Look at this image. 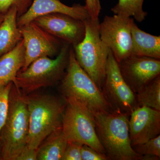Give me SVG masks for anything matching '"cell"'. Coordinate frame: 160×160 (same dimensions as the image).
Listing matches in <instances>:
<instances>
[{"mask_svg": "<svg viewBox=\"0 0 160 160\" xmlns=\"http://www.w3.org/2000/svg\"><path fill=\"white\" fill-rule=\"evenodd\" d=\"M12 82L0 85V132L6 122L9 106V96Z\"/></svg>", "mask_w": 160, "mask_h": 160, "instance_id": "obj_21", "label": "cell"}, {"mask_svg": "<svg viewBox=\"0 0 160 160\" xmlns=\"http://www.w3.org/2000/svg\"><path fill=\"white\" fill-rule=\"evenodd\" d=\"M67 143L62 129L53 132L37 149V160H62Z\"/></svg>", "mask_w": 160, "mask_h": 160, "instance_id": "obj_18", "label": "cell"}, {"mask_svg": "<svg viewBox=\"0 0 160 160\" xmlns=\"http://www.w3.org/2000/svg\"><path fill=\"white\" fill-rule=\"evenodd\" d=\"M52 35L73 46L81 42L86 32L84 21L62 13H51L33 20Z\"/></svg>", "mask_w": 160, "mask_h": 160, "instance_id": "obj_11", "label": "cell"}, {"mask_svg": "<svg viewBox=\"0 0 160 160\" xmlns=\"http://www.w3.org/2000/svg\"><path fill=\"white\" fill-rule=\"evenodd\" d=\"M29 113L27 146L37 149L48 135L62 129V116L66 102L54 96L24 95Z\"/></svg>", "mask_w": 160, "mask_h": 160, "instance_id": "obj_1", "label": "cell"}, {"mask_svg": "<svg viewBox=\"0 0 160 160\" xmlns=\"http://www.w3.org/2000/svg\"><path fill=\"white\" fill-rule=\"evenodd\" d=\"M32 1L33 0H0V14H5L10 8L15 7L17 10L18 18L28 10Z\"/></svg>", "mask_w": 160, "mask_h": 160, "instance_id": "obj_22", "label": "cell"}, {"mask_svg": "<svg viewBox=\"0 0 160 160\" xmlns=\"http://www.w3.org/2000/svg\"><path fill=\"white\" fill-rule=\"evenodd\" d=\"M64 99L66 105L62 116V131L68 141L87 145L106 155L97 134L92 114L73 98Z\"/></svg>", "mask_w": 160, "mask_h": 160, "instance_id": "obj_7", "label": "cell"}, {"mask_svg": "<svg viewBox=\"0 0 160 160\" xmlns=\"http://www.w3.org/2000/svg\"><path fill=\"white\" fill-rule=\"evenodd\" d=\"M29 113L23 94L12 84L8 116L0 132V160H16L27 145Z\"/></svg>", "mask_w": 160, "mask_h": 160, "instance_id": "obj_4", "label": "cell"}, {"mask_svg": "<svg viewBox=\"0 0 160 160\" xmlns=\"http://www.w3.org/2000/svg\"><path fill=\"white\" fill-rule=\"evenodd\" d=\"M96 130L108 160H142L130 142L128 116L116 111L93 115Z\"/></svg>", "mask_w": 160, "mask_h": 160, "instance_id": "obj_2", "label": "cell"}, {"mask_svg": "<svg viewBox=\"0 0 160 160\" xmlns=\"http://www.w3.org/2000/svg\"><path fill=\"white\" fill-rule=\"evenodd\" d=\"M134 151L141 156L154 155L160 158V135L146 142L132 147Z\"/></svg>", "mask_w": 160, "mask_h": 160, "instance_id": "obj_23", "label": "cell"}, {"mask_svg": "<svg viewBox=\"0 0 160 160\" xmlns=\"http://www.w3.org/2000/svg\"><path fill=\"white\" fill-rule=\"evenodd\" d=\"M82 160H107L106 155L102 154L93 148L86 145H83L81 149Z\"/></svg>", "mask_w": 160, "mask_h": 160, "instance_id": "obj_25", "label": "cell"}, {"mask_svg": "<svg viewBox=\"0 0 160 160\" xmlns=\"http://www.w3.org/2000/svg\"><path fill=\"white\" fill-rule=\"evenodd\" d=\"M82 144L68 141L62 160H82L81 149Z\"/></svg>", "mask_w": 160, "mask_h": 160, "instance_id": "obj_24", "label": "cell"}, {"mask_svg": "<svg viewBox=\"0 0 160 160\" xmlns=\"http://www.w3.org/2000/svg\"><path fill=\"white\" fill-rule=\"evenodd\" d=\"M16 160H37V149L26 146L18 156Z\"/></svg>", "mask_w": 160, "mask_h": 160, "instance_id": "obj_27", "label": "cell"}, {"mask_svg": "<svg viewBox=\"0 0 160 160\" xmlns=\"http://www.w3.org/2000/svg\"><path fill=\"white\" fill-rule=\"evenodd\" d=\"M5 17V14H0V24L2 22Z\"/></svg>", "mask_w": 160, "mask_h": 160, "instance_id": "obj_28", "label": "cell"}, {"mask_svg": "<svg viewBox=\"0 0 160 160\" xmlns=\"http://www.w3.org/2000/svg\"><path fill=\"white\" fill-rule=\"evenodd\" d=\"M134 19L120 15L106 16L99 24L100 38L118 63L131 55V29Z\"/></svg>", "mask_w": 160, "mask_h": 160, "instance_id": "obj_9", "label": "cell"}, {"mask_svg": "<svg viewBox=\"0 0 160 160\" xmlns=\"http://www.w3.org/2000/svg\"><path fill=\"white\" fill-rule=\"evenodd\" d=\"M138 106H144L160 111V75L135 94Z\"/></svg>", "mask_w": 160, "mask_h": 160, "instance_id": "obj_19", "label": "cell"}, {"mask_svg": "<svg viewBox=\"0 0 160 160\" xmlns=\"http://www.w3.org/2000/svg\"><path fill=\"white\" fill-rule=\"evenodd\" d=\"M61 81L60 91L64 98L75 100L92 115L112 111L102 92L78 64L72 46L66 73Z\"/></svg>", "mask_w": 160, "mask_h": 160, "instance_id": "obj_3", "label": "cell"}, {"mask_svg": "<svg viewBox=\"0 0 160 160\" xmlns=\"http://www.w3.org/2000/svg\"><path fill=\"white\" fill-rule=\"evenodd\" d=\"M84 22L85 37L72 49L78 64L102 91L109 49L100 38L99 19L89 18Z\"/></svg>", "mask_w": 160, "mask_h": 160, "instance_id": "obj_6", "label": "cell"}, {"mask_svg": "<svg viewBox=\"0 0 160 160\" xmlns=\"http://www.w3.org/2000/svg\"><path fill=\"white\" fill-rule=\"evenodd\" d=\"M25 54L22 39L12 50L0 57V85L14 83L24 66Z\"/></svg>", "mask_w": 160, "mask_h": 160, "instance_id": "obj_16", "label": "cell"}, {"mask_svg": "<svg viewBox=\"0 0 160 160\" xmlns=\"http://www.w3.org/2000/svg\"><path fill=\"white\" fill-rule=\"evenodd\" d=\"M85 6L90 18L93 20L99 19V16L102 10L100 0H86Z\"/></svg>", "mask_w": 160, "mask_h": 160, "instance_id": "obj_26", "label": "cell"}, {"mask_svg": "<svg viewBox=\"0 0 160 160\" xmlns=\"http://www.w3.org/2000/svg\"><path fill=\"white\" fill-rule=\"evenodd\" d=\"M55 13L68 15L83 21L90 18L86 6L80 4L70 6L59 0H33L28 10L18 18V27L20 28L39 17Z\"/></svg>", "mask_w": 160, "mask_h": 160, "instance_id": "obj_14", "label": "cell"}, {"mask_svg": "<svg viewBox=\"0 0 160 160\" xmlns=\"http://www.w3.org/2000/svg\"><path fill=\"white\" fill-rule=\"evenodd\" d=\"M118 65L122 76L135 94L160 75V59L131 55Z\"/></svg>", "mask_w": 160, "mask_h": 160, "instance_id": "obj_12", "label": "cell"}, {"mask_svg": "<svg viewBox=\"0 0 160 160\" xmlns=\"http://www.w3.org/2000/svg\"><path fill=\"white\" fill-rule=\"evenodd\" d=\"M144 2V0H118L111 10L114 14L132 18L138 22L141 23L148 15L143 9Z\"/></svg>", "mask_w": 160, "mask_h": 160, "instance_id": "obj_20", "label": "cell"}, {"mask_svg": "<svg viewBox=\"0 0 160 160\" xmlns=\"http://www.w3.org/2000/svg\"><path fill=\"white\" fill-rule=\"evenodd\" d=\"M129 116V134L132 147L159 135L160 111L146 106H138Z\"/></svg>", "mask_w": 160, "mask_h": 160, "instance_id": "obj_13", "label": "cell"}, {"mask_svg": "<svg viewBox=\"0 0 160 160\" xmlns=\"http://www.w3.org/2000/svg\"><path fill=\"white\" fill-rule=\"evenodd\" d=\"M102 92L112 111L129 116L131 112L138 106L135 94L122 76L118 63L110 49Z\"/></svg>", "mask_w": 160, "mask_h": 160, "instance_id": "obj_8", "label": "cell"}, {"mask_svg": "<svg viewBox=\"0 0 160 160\" xmlns=\"http://www.w3.org/2000/svg\"><path fill=\"white\" fill-rule=\"evenodd\" d=\"M70 46L63 43L55 58L48 57L35 60L25 70H21L13 84L24 95L42 87L52 86L62 80L69 62Z\"/></svg>", "mask_w": 160, "mask_h": 160, "instance_id": "obj_5", "label": "cell"}, {"mask_svg": "<svg viewBox=\"0 0 160 160\" xmlns=\"http://www.w3.org/2000/svg\"><path fill=\"white\" fill-rule=\"evenodd\" d=\"M18 18L17 10L12 7L0 24V57L12 50L22 39L17 25Z\"/></svg>", "mask_w": 160, "mask_h": 160, "instance_id": "obj_17", "label": "cell"}, {"mask_svg": "<svg viewBox=\"0 0 160 160\" xmlns=\"http://www.w3.org/2000/svg\"><path fill=\"white\" fill-rule=\"evenodd\" d=\"M19 28L25 48V63L21 70H25L33 61L40 58H52L59 53L64 42L33 21Z\"/></svg>", "mask_w": 160, "mask_h": 160, "instance_id": "obj_10", "label": "cell"}, {"mask_svg": "<svg viewBox=\"0 0 160 160\" xmlns=\"http://www.w3.org/2000/svg\"><path fill=\"white\" fill-rule=\"evenodd\" d=\"M131 55L160 59V37L140 29L134 22L131 29Z\"/></svg>", "mask_w": 160, "mask_h": 160, "instance_id": "obj_15", "label": "cell"}]
</instances>
